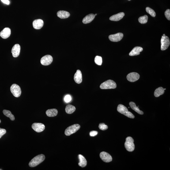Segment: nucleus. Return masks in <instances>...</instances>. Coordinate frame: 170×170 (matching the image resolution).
<instances>
[{
  "label": "nucleus",
  "mask_w": 170,
  "mask_h": 170,
  "mask_svg": "<svg viewBox=\"0 0 170 170\" xmlns=\"http://www.w3.org/2000/svg\"><path fill=\"white\" fill-rule=\"evenodd\" d=\"M34 28L35 29H39L42 28L43 25V20L39 19L34 21L32 23Z\"/></svg>",
  "instance_id": "dca6fc26"
},
{
  "label": "nucleus",
  "mask_w": 170,
  "mask_h": 170,
  "mask_svg": "<svg viewBox=\"0 0 170 170\" xmlns=\"http://www.w3.org/2000/svg\"><path fill=\"white\" fill-rule=\"evenodd\" d=\"M45 159V156L44 155H39L33 158L30 161L29 163V165L31 167H36L44 161Z\"/></svg>",
  "instance_id": "f257e3e1"
},
{
  "label": "nucleus",
  "mask_w": 170,
  "mask_h": 170,
  "mask_svg": "<svg viewBox=\"0 0 170 170\" xmlns=\"http://www.w3.org/2000/svg\"><path fill=\"white\" fill-rule=\"evenodd\" d=\"M99 128L100 130H107L108 127L107 125L103 123H100L99 126Z\"/></svg>",
  "instance_id": "c756f323"
},
{
  "label": "nucleus",
  "mask_w": 170,
  "mask_h": 170,
  "mask_svg": "<svg viewBox=\"0 0 170 170\" xmlns=\"http://www.w3.org/2000/svg\"><path fill=\"white\" fill-rule=\"evenodd\" d=\"M129 1H130V0H129Z\"/></svg>",
  "instance_id": "ea45409f"
},
{
  "label": "nucleus",
  "mask_w": 170,
  "mask_h": 170,
  "mask_svg": "<svg viewBox=\"0 0 170 170\" xmlns=\"http://www.w3.org/2000/svg\"><path fill=\"white\" fill-rule=\"evenodd\" d=\"M98 133V132L97 131H92L90 132L89 134L91 137H95V136L97 135Z\"/></svg>",
  "instance_id": "72a5a7b5"
},
{
  "label": "nucleus",
  "mask_w": 170,
  "mask_h": 170,
  "mask_svg": "<svg viewBox=\"0 0 170 170\" xmlns=\"http://www.w3.org/2000/svg\"><path fill=\"white\" fill-rule=\"evenodd\" d=\"M129 105H130V107L133 110L135 111L137 113L140 114L141 115H143L144 112L143 111L140 110L139 108L138 107H137L136 106V104L135 103L133 102H130L129 103Z\"/></svg>",
  "instance_id": "4be33fe9"
},
{
  "label": "nucleus",
  "mask_w": 170,
  "mask_h": 170,
  "mask_svg": "<svg viewBox=\"0 0 170 170\" xmlns=\"http://www.w3.org/2000/svg\"><path fill=\"white\" fill-rule=\"evenodd\" d=\"M78 157L80 160V162L78 164V165L82 168L86 166L87 161L85 158L81 154L78 155Z\"/></svg>",
  "instance_id": "412c9836"
},
{
  "label": "nucleus",
  "mask_w": 170,
  "mask_h": 170,
  "mask_svg": "<svg viewBox=\"0 0 170 170\" xmlns=\"http://www.w3.org/2000/svg\"><path fill=\"white\" fill-rule=\"evenodd\" d=\"M145 9H146L147 13H149L152 17H155L156 14L155 12L153 9L149 7H147Z\"/></svg>",
  "instance_id": "cd10ccee"
},
{
  "label": "nucleus",
  "mask_w": 170,
  "mask_h": 170,
  "mask_svg": "<svg viewBox=\"0 0 170 170\" xmlns=\"http://www.w3.org/2000/svg\"><path fill=\"white\" fill-rule=\"evenodd\" d=\"M11 34V30L8 28H6L4 29L0 33V36L4 39H6L9 38Z\"/></svg>",
  "instance_id": "2eb2a0df"
},
{
  "label": "nucleus",
  "mask_w": 170,
  "mask_h": 170,
  "mask_svg": "<svg viewBox=\"0 0 170 170\" xmlns=\"http://www.w3.org/2000/svg\"><path fill=\"white\" fill-rule=\"evenodd\" d=\"M165 15L166 18L168 20H170V9H168L166 10L165 12Z\"/></svg>",
  "instance_id": "7c9ffc66"
},
{
  "label": "nucleus",
  "mask_w": 170,
  "mask_h": 170,
  "mask_svg": "<svg viewBox=\"0 0 170 170\" xmlns=\"http://www.w3.org/2000/svg\"><path fill=\"white\" fill-rule=\"evenodd\" d=\"M53 62V58L51 55H47L44 56L41 59V63L44 66H48L51 64Z\"/></svg>",
  "instance_id": "6e6552de"
},
{
  "label": "nucleus",
  "mask_w": 170,
  "mask_h": 170,
  "mask_svg": "<svg viewBox=\"0 0 170 170\" xmlns=\"http://www.w3.org/2000/svg\"><path fill=\"white\" fill-rule=\"evenodd\" d=\"M6 130L5 129L0 128V139L3 136L6 134Z\"/></svg>",
  "instance_id": "473e14b6"
},
{
  "label": "nucleus",
  "mask_w": 170,
  "mask_h": 170,
  "mask_svg": "<svg viewBox=\"0 0 170 170\" xmlns=\"http://www.w3.org/2000/svg\"><path fill=\"white\" fill-rule=\"evenodd\" d=\"M164 93V88L162 87H160L156 89L155 91L154 95L155 97H157L162 95Z\"/></svg>",
  "instance_id": "b1692460"
},
{
  "label": "nucleus",
  "mask_w": 170,
  "mask_h": 170,
  "mask_svg": "<svg viewBox=\"0 0 170 170\" xmlns=\"http://www.w3.org/2000/svg\"><path fill=\"white\" fill-rule=\"evenodd\" d=\"M134 140L131 137H128L126 139L125 143V147L128 151L132 152L135 149V145L134 144Z\"/></svg>",
  "instance_id": "20e7f679"
},
{
  "label": "nucleus",
  "mask_w": 170,
  "mask_h": 170,
  "mask_svg": "<svg viewBox=\"0 0 170 170\" xmlns=\"http://www.w3.org/2000/svg\"><path fill=\"white\" fill-rule=\"evenodd\" d=\"M21 47L18 44H15L13 46L12 50V53L14 58H17L19 55Z\"/></svg>",
  "instance_id": "ddd939ff"
},
{
  "label": "nucleus",
  "mask_w": 170,
  "mask_h": 170,
  "mask_svg": "<svg viewBox=\"0 0 170 170\" xmlns=\"http://www.w3.org/2000/svg\"><path fill=\"white\" fill-rule=\"evenodd\" d=\"M75 107L71 105H68L65 108V111L66 113L69 114H73L75 111Z\"/></svg>",
  "instance_id": "393cba45"
},
{
  "label": "nucleus",
  "mask_w": 170,
  "mask_h": 170,
  "mask_svg": "<svg viewBox=\"0 0 170 170\" xmlns=\"http://www.w3.org/2000/svg\"><path fill=\"white\" fill-rule=\"evenodd\" d=\"M57 16L61 19L67 18L70 17V14L66 11L60 10L57 13Z\"/></svg>",
  "instance_id": "aec40b11"
},
{
  "label": "nucleus",
  "mask_w": 170,
  "mask_h": 170,
  "mask_svg": "<svg viewBox=\"0 0 170 170\" xmlns=\"http://www.w3.org/2000/svg\"><path fill=\"white\" fill-rule=\"evenodd\" d=\"M97 14H96L95 15V16H96V15H97Z\"/></svg>",
  "instance_id": "e433bc0d"
},
{
  "label": "nucleus",
  "mask_w": 170,
  "mask_h": 170,
  "mask_svg": "<svg viewBox=\"0 0 170 170\" xmlns=\"http://www.w3.org/2000/svg\"><path fill=\"white\" fill-rule=\"evenodd\" d=\"M32 129L37 132L40 133L44 130V125L40 123H34L32 125Z\"/></svg>",
  "instance_id": "9b49d317"
},
{
  "label": "nucleus",
  "mask_w": 170,
  "mask_h": 170,
  "mask_svg": "<svg viewBox=\"0 0 170 170\" xmlns=\"http://www.w3.org/2000/svg\"><path fill=\"white\" fill-rule=\"evenodd\" d=\"M95 17L94 14H89L84 18L82 22L84 24H86L90 23L94 19Z\"/></svg>",
  "instance_id": "6ab92c4d"
},
{
  "label": "nucleus",
  "mask_w": 170,
  "mask_h": 170,
  "mask_svg": "<svg viewBox=\"0 0 170 170\" xmlns=\"http://www.w3.org/2000/svg\"><path fill=\"white\" fill-rule=\"evenodd\" d=\"M117 111L121 114L131 119H134V116L131 112L129 111L127 107L122 104H119L117 107Z\"/></svg>",
  "instance_id": "f03ea898"
},
{
  "label": "nucleus",
  "mask_w": 170,
  "mask_h": 170,
  "mask_svg": "<svg viewBox=\"0 0 170 170\" xmlns=\"http://www.w3.org/2000/svg\"><path fill=\"white\" fill-rule=\"evenodd\" d=\"M123 36V33H118L109 35V39L111 41L118 42L121 40Z\"/></svg>",
  "instance_id": "1a4fd4ad"
},
{
  "label": "nucleus",
  "mask_w": 170,
  "mask_h": 170,
  "mask_svg": "<svg viewBox=\"0 0 170 170\" xmlns=\"http://www.w3.org/2000/svg\"><path fill=\"white\" fill-rule=\"evenodd\" d=\"M148 19V16L146 15L141 16L138 19V21L141 24H146L147 22Z\"/></svg>",
  "instance_id": "bb28decb"
},
{
  "label": "nucleus",
  "mask_w": 170,
  "mask_h": 170,
  "mask_svg": "<svg viewBox=\"0 0 170 170\" xmlns=\"http://www.w3.org/2000/svg\"><path fill=\"white\" fill-rule=\"evenodd\" d=\"M72 98L70 95H68L65 96L64 98L65 101L66 103H68L71 101Z\"/></svg>",
  "instance_id": "2f4dec72"
},
{
  "label": "nucleus",
  "mask_w": 170,
  "mask_h": 170,
  "mask_svg": "<svg viewBox=\"0 0 170 170\" xmlns=\"http://www.w3.org/2000/svg\"><path fill=\"white\" fill-rule=\"evenodd\" d=\"M165 34H164V35H163V36H165Z\"/></svg>",
  "instance_id": "c9c22d12"
},
{
  "label": "nucleus",
  "mask_w": 170,
  "mask_h": 170,
  "mask_svg": "<svg viewBox=\"0 0 170 170\" xmlns=\"http://www.w3.org/2000/svg\"><path fill=\"white\" fill-rule=\"evenodd\" d=\"M100 157L103 161L106 163H109L112 161V157L109 154L105 152L100 153Z\"/></svg>",
  "instance_id": "f8f14e48"
},
{
  "label": "nucleus",
  "mask_w": 170,
  "mask_h": 170,
  "mask_svg": "<svg viewBox=\"0 0 170 170\" xmlns=\"http://www.w3.org/2000/svg\"><path fill=\"white\" fill-rule=\"evenodd\" d=\"M95 62L98 65H101L102 63V58L101 57L96 56L95 58Z\"/></svg>",
  "instance_id": "c85d7f7f"
},
{
  "label": "nucleus",
  "mask_w": 170,
  "mask_h": 170,
  "mask_svg": "<svg viewBox=\"0 0 170 170\" xmlns=\"http://www.w3.org/2000/svg\"><path fill=\"white\" fill-rule=\"evenodd\" d=\"M3 113L4 115L5 116L10 118L11 120L14 121L15 120V118L14 115L12 114L10 111L7 110H4L3 111Z\"/></svg>",
  "instance_id": "a878e982"
},
{
  "label": "nucleus",
  "mask_w": 170,
  "mask_h": 170,
  "mask_svg": "<svg viewBox=\"0 0 170 170\" xmlns=\"http://www.w3.org/2000/svg\"><path fill=\"white\" fill-rule=\"evenodd\" d=\"M140 77V75L138 73L135 72L129 73L127 76V78L128 81L131 82H134L138 81Z\"/></svg>",
  "instance_id": "9d476101"
},
{
  "label": "nucleus",
  "mask_w": 170,
  "mask_h": 170,
  "mask_svg": "<svg viewBox=\"0 0 170 170\" xmlns=\"http://www.w3.org/2000/svg\"><path fill=\"white\" fill-rule=\"evenodd\" d=\"M161 42L162 51H165L167 49L170 44L169 39L168 37L165 35L162 36Z\"/></svg>",
  "instance_id": "0eeeda50"
},
{
  "label": "nucleus",
  "mask_w": 170,
  "mask_h": 170,
  "mask_svg": "<svg viewBox=\"0 0 170 170\" xmlns=\"http://www.w3.org/2000/svg\"><path fill=\"white\" fill-rule=\"evenodd\" d=\"M143 50L142 48L140 47H135L129 53V55L131 56H134L139 55L140 53Z\"/></svg>",
  "instance_id": "a211bd4d"
},
{
  "label": "nucleus",
  "mask_w": 170,
  "mask_h": 170,
  "mask_svg": "<svg viewBox=\"0 0 170 170\" xmlns=\"http://www.w3.org/2000/svg\"><path fill=\"white\" fill-rule=\"evenodd\" d=\"M1 119H0V123H1Z\"/></svg>",
  "instance_id": "4c0bfd02"
},
{
  "label": "nucleus",
  "mask_w": 170,
  "mask_h": 170,
  "mask_svg": "<svg viewBox=\"0 0 170 170\" xmlns=\"http://www.w3.org/2000/svg\"><path fill=\"white\" fill-rule=\"evenodd\" d=\"M164 89V90H165L166 89Z\"/></svg>",
  "instance_id": "58836bf2"
},
{
  "label": "nucleus",
  "mask_w": 170,
  "mask_h": 170,
  "mask_svg": "<svg viewBox=\"0 0 170 170\" xmlns=\"http://www.w3.org/2000/svg\"><path fill=\"white\" fill-rule=\"evenodd\" d=\"M74 80L77 84H81L82 82V75L81 71L77 70L76 72L74 74Z\"/></svg>",
  "instance_id": "4468645a"
},
{
  "label": "nucleus",
  "mask_w": 170,
  "mask_h": 170,
  "mask_svg": "<svg viewBox=\"0 0 170 170\" xmlns=\"http://www.w3.org/2000/svg\"><path fill=\"white\" fill-rule=\"evenodd\" d=\"M10 89L11 92L15 97H18L21 96V90L18 85L16 84H13L11 86Z\"/></svg>",
  "instance_id": "423d86ee"
},
{
  "label": "nucleus",
  "mask_w": 170,
  "mask_h": 170,
  "mask_svg": "<svg viewBox=\"0 0 170 170\" xmlns=\"http://www.w3.org/2000/svg\"><path fill=\"white\" fill-rule=\"evenodd\" d=\"M117 87L116 83L111 80H108L102 83L100 86L101 89H115Z\"/></svg>",
  "instance_id": "7ed1b4c3"
},
{
  "label": "nucleus",
  "mask_w": 170,
  "mask_h": 170,
  "mask_svg": "<svg viewBox=\"0 0 170 170\" xmlns=\"http://www.w3.org/2000/svg\"><path fill=\"white\" fill-rule=\"evenodd\" d=\"M124 13L122 12L114 15L110 17L109 20L111 21H118L123 18L124 16Z\"/></svg>",
  "instance_id": "f3484780"
},
{
  "label": "nucleus",
  "mask_w": 170,
  "mask_h": 170,
  "mask_svg": "<svg viewBox=\"0 0 170 170\" xmlns=\"http://www.w3.org/2000/svg\"><path fill=\"white\" fill-rule=\"evenodd\" d=\"M46 114L48 116L54 117L58 115V111L56 109H48L46 111Z\"/></svg>",
  "instance_id": "5701e85b"
},
{
  "label": "nucleus",
  "mask_w": 170,
  "mask_h": 170,
  "mask_svg": "<svg viewBox=\"0 0 170 170\" xmlns=\"http://www.w3.org/2000/svg\"><path fill=\"white\" fill-rule=\"evenodd\" d=\"M1 1L7 5H9V0H1Z\"/></svg>",
  "instance_id": "f704fd0d"
},
{
  "label": "nucleus",
  "mask_w": 170,
  "mask_h": 170,
  "mask_svg": "<svg viewBox=\"0 0 170 170\" xmlns=\"http://www.w3.org/2000/svg\"><path fill=\"white\" fill-rule=\"evenodd\" d=\"M81 126L79 124H74L69 126L65 130V134L66 136H69L74 134L79 130Z\"/></svg>",
  "instance_id": "39448f33"
}]
</instances>
